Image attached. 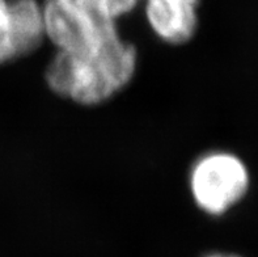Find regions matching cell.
I'll return each instance as SVG.
<instances>
[{
	"instance_id": "cell-2",
	"label": "cell",
	"mask_w": 258,
	"mask_h": 257,
	"mask_svg": "<svg viewBox=\"0 0 258 257\" xmlns=\"http://www.w3.org/2000/svg\"><path fill=\"white\" fill-rule=\"evenodd\" d=\"M46 38L56 53L88 54L121 38L118 20L97 0H43Z\"/></svg>"
},
{
	"instance_id": "cell-3",
	"label": "cell",
	"mask_w": 258,
	"mask_h": 257,
	"mask_svg": "<svg viewBox=\"0 0 258 257\" xmlns=\"http://www.w3.org/2000/svg\"><path fill=\"white\" fill-rule=\"evenodd\" d=\"M187 188L198 210L220 218L245 201L252 188V173L239 153L210 150L190 167Z\"/></svg>"
},
{
	"instance_id": "cell-4",
	"label": "cell",
	"mask_w": 258,
	"mask_h": 257,
	"mask_svg": "<svg viewBox=\"0 0 258 257\" xmlns=\"http://www.w3.org/2000/svg\"><path fill=\"white\" fill-rule=\"evenodd\" d=\"M144 17L152 34L169 46H183L200 26L201 0H143Z\"/></svg>"
},
{
	"instance_id": "cell-5",
	"label": "cell",
	"mask_w": 258,
	"mask_h": 257,
	"mask_svg": "<svg viewBox=\"0 0 258 257\" xmlns=\"http://www.w3.org/2000/svg\"><path fill=\"white\" fill-rule=\"evenodd\" d=\"M10 13L17 58L32 56L47 42L43 3L39 0H10Z\"/></svg>"
},
{
	"instance_id": "cell-6",
	"label": "cell",
	"mask_w": 258,
	"mask_h": 257,
	"mask_svg": "<svg viewBox=\"0 0 258 257\" xmlns=\"http://www.w3.org/2000/svg\"><path fill=\"white\" fill-rule=\"evenodd\" d=\"M16 59L19 58L13 43L10 0H0V65H6Z\"/></svg>"
},
{
	"instance_id": "cell-1",
	"label": "cell",
	"mask_w": 258,
	"mask_h": 257,
	"mask_svg": "<svg viewBox=\"0 0 258 257\" xmlns=\"http://www.w3.org/2000/svg\"><path fill=\"white\" fill-rule=\"evenodd\" d=\"M139 66L135 45L121 37L88 54L54 53L43 79L50 91L80 107H98L123 92Z\"/></svg>"
},
{
	"instance_id": "cell-7",
	"label": "cell",
	"mask_w": 258,
	"mask_h": 257,
	"mask_svg": "<svg viewBox=\"0 0 258 257\" xmlns=\"http://www.w3.org/2000/svg\"><path fill=\"white\" fill-rule=\"evenodd\" d=\"M205 257H240L237 254H231V253H222V252H215V253H209Z\"/></svg>"
}]
</instances>
